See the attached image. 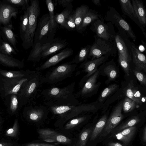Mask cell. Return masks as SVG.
<instances>
[{"mask_svg": "<svg viewBox=\"0 0 146 146\" xmlns=\"http://www.w3.org/2000/svg\"><path fill=\"white\" fill-rule=\"evenodd\" d=\"M75 84L74 82L62 88L53 87L43 90L41 94L47 101L45 104L47 106L80 105L73 93Z\"/></svg>", "mask_w": 146, "mask_h": 146, "instance_id": "cell-1", "label": "cell"}, {"mask_svg": "<svg viewBox=\"0 0 146 146\" xmlns=\"http://www.w3.org/2000/svg\"><path fill=\"white\" fill-rule=\"evenodd\" d=\"M27 9L29 13L28 24L27 31L23 40V46L26 50L32 46L33 44L35 34L40 13L38 1H31L30 5H28Z\"/></svg>", "mask_w": 146, "mask_h": 146, "instance_id": "cell-2", "label": "cell"}, {"mask_svg": "<svg viewBox=\"0 0 146 146\" xmlns=\"http://www.w3.org/2000/svg\"><path fill=\"white\" fill-rule=\"evenodd\" d=\"M77 66V64L70 61L53 68L43 76V82L52 84L70 77L72 76Z\"/></svg>", "mask_w": 146, "mask_h": 146, "instance_id": "cell-3", "label": "cell"}, {"mask_svg": "<svg viewBox=\"0 0 146 146\" xmlns=\"http://www.w3.org/2000/svg\"><path fill=\"white\" fill-rule=\"evenodd\" d=\"M107 21H110L117 28L118 33L122 36L130 38L133 41L136 40V36L131 26L113 7H110L104 17Z\"/></svg>", "mask_w": 146, "mask_h": 146, "instance_id": "cell-4", "label": "cell"}, {"mask_svg": "<svg viewBox=\"0 0 146 146\" xmlns=\"http://www.w3.org/2000/svg\"><path fill=\"white\" fill-rule=\"evenodd\" d=\"M94 38V41L91 45L88 58L93 60L107 54L114 56L116 54L117 48L115 42L105 40L96 35Z\"/></svg>", "mask_w": 146, "mask_h": 146, "instance_id": "cell-5", "label": "cell"}, {"mask_svg": "<svg viewBox=\"0 0 146 146\" xmlns=\"http://www.w3.org/2000/svg\"><path fill=\"white\" fill-rule=\"evenodd\" d=\"M56 32L52 30L50 26L49 14L46 13L39 19L35 34L33 44H43L50 42L54 39Z\"/></svg>", "mask_w": 146, "mask_h": 146, "instance_id": "cell-6", "label": "cell"}, {"mask_svg": "<svg viewBox=\"0 0 146 146\" xmlns=\"http://www.w3.org/2000/svg\"><path fill=\"white\" fill-rule=\"evenodd\" d=\"M90 29L98 37L106 40L115 42V37L116 33L113 25L110 22L105 23L102 17L92 22Z\"/></svg>", "mask_w": 146, "mask_h": 146, "instance_id": "cell-7", "label": "cell"}, {"mask_svg": "<svg viewBox=\"0 0 146 146\" xmlns=\"http://www.w3.org/2000/svg\"><path fill=\"white\" fill-rule=\"evenodd\" d=\"M122 36L130 54L131 60H132L136 68L139 70H143L146 72L145 56L139 50L133 42L130 41L129 38Z\"/></svg>", "mask_w": 146, "mask_h": 146, "instance_id": "cell-8", "label": "cell"}, {"mask_svg": "<svg viewBox=\"0 0 146 146\" xmlns=\"http://www.w3.org/2000/svg\"><path fill=\"white\" fill-rule=\"evenodd\" d=\"M123 102H121L118 104L107 120L101 136L106 137L111 133L123 118L121 113Z\"/></svg>", "mask_w": 146, "mask_h": 146, "instance_id": "cell-9", "label": "cell"}, {"mask_svg": "<svg viewBox=\"0 0 146 146\" xmlns=\"http://www.w3.org/2000/svg\"><path fill=\"white\" fill-rule=\"evenodd\" d=\"M73 50L70 48L64 49L57 54L48 59L36 69L40 71L48 68L54 65L60 61L71 55L73 53Z\"/></svg>", "mask_w": 146, "mask_h": 146, "instance_id": "cell-10", "label": "cell"}, {"mask_svg": "<svg viewBox=\"0 0 146 146\" xmlns=\"http://www.w3.org/2000/svg\"><path fill=\"white\" fill-rule=\"evenodd\" d=\"M96 107L92 105H78L76 106L72 110L60 116L58 120L63 123L74 117L83 113L94 111Z\"/></svg>", "mask_w": 146, "mask_h": 146, "instance_id": "cell-11", "label": "cell"}, {"mask_svg": "<svg viewBox=\"0 0 146 146\" xmlns=\"http://www.w3.org/2000/svg\"><path fill=\"white\" fill-rule=\"evenodd\" d=\"M110 55V54H107L93 60H86L80 65V67L82 68L87 73L86 77H88L95 72L97 70L98 67L106 61Z\"/></svg>", "mask_w": 146, "mask_h": 146, "instance_id": "cell-12", "label": "cell"}, {"mask_svg": "<svg viewBox=\"0 0 146 146\" xmlns=\"http://www.w3.org/2000/svg\"><path fill=\"white\" fill-rule=\"evenodd\" d=\"M121 9L123 13L135 22L141 30L145 37L146 36L144 28L140 24L135 13L131 1L119 0Z\"/></svg>", "mask_w": 146, "mask_h": 146, "instance_id": "cell-13", "label": "cell"}, {"mask_svg": "<svg viewBox=\"0 0 146 146\" xmlns=\"http://www.w3.org/2000/svg\"><path fill=\"white\" fill-rule=\"evenodd\" d=\"M17 11L13 6L7 4L0 6V24H8L12 17L16 16Z\"/></svg>", "mask_w": 146, "mask_h": 146, "instance_id": "cell-14", "label": "cell"}, {"mask_svg": "<svg viewBox=\"0 0 146 146\" xmlns=\"http://www.w3.org/2000/svg\"><path fill=\"white\" fill-rule=\"evenodd\" d=\"M115 41L118 52L130 63L131 60L130 54L123 36L118 32L116 34Z\"/></svg>", "mask_w": 146, "mask_h": 146, "instance_id": "cell-15", "label": "cell"}, {"mask_svg": "<svg viewBox=\"0 0 146 146\" xmlns=\"http://www.w3.org/2000/svg\"><path fill=\"white\" fill-rule=\"evenodd\" d=\"M131 1L139 21L145 28L146 25V12L143 2L140 0Z\"/></svg>", "mask_w": 146, "mask_h": 146, "instance_id": "cell-16", "label": "cell"}, {"mask_svg": "<svg viewBox=\"0 0 146 146\" xmlns=\"http://www.w3.org/2000/svg\"><path fill=\"white\" fill-rule=\"evenodd\" d=\"M99 73L97 70L88 80L80 91L76 94L78 96L80 95L84 96L94 90L97 88V79Z\"/></svg>", "mask_w": 146, "mask_h": 146, "instance_id": "cell-17", "label": "cell"}, {"mask_svg": "<svg viewBox=\"0 0 146 146\" xmlns=\"http://www.w3.org/2000/svg\"><path fill=\"white\" fill-rule=\"evenodd\" d=\"M67 43L64 40L55 38L51 42L49 46L43 52L42 58H45L50 54L65 48Z\"/></svg>", "mask_w": 146, "mask_h": 146, "instance_id": "cell-18", "label": "cell"}, {"mask_svg": "<svg viewBox=\"0 0 146 146\" xmlns=\"http://www.w3.org/2000/svg\"><path fill=\"white\" fill-rule=\"evenodd\" d=\"M50 42L43 44L39 43L34 44L29 57V60L34 61H39L42 58L43 53L48 48Z\"/></svg>", "mask_w": 146, "mask_h": 146, "instance_id": "cell-19", "label": "cell"}, {"mask_svg": "<svg viewBox=\"0 0 146 146\" xmlns=\"http://www.w3.org/2000/svg\"><path fill=\"white\" fill-rule=\"evenodd\" d=\"M101 17L96 11L89 9L86 13L77 31L78 32H82L85 30L87 27L92 22Z\"/></svg>", "mask_w": 146, "mask_h": 146, "instance_id": "cell-20", "label": "cell"}, {"mask_svg": "<svg viewBox=\"0 0 146 146\" xmlns=\"http://www.w3.org/2000/svg\"><path fill=\"white\" fill-rule=\"evenodd\" d=\"M136 130L135 126L125 129L115 134L114 137L125 145L128 144L134 136Z\"/></svg>", "mask_w": 146, "mask_h": 146, "instance_id": "cell-21", "label": "cell"}, {"mask_svg": "<svg viewBox=\"0 0 146 146\" xmlns=\"http://www.w3.org/2000/svg\"><path fill=\"white\" fill-rule=\"evenodd\" d=\"M89 9V7L88 6L83 4L77 7L74 11L73 16L74 22L76 26V31Z\"/></svg>", "mask_w": 146, "mask_h": 146, "instance_id": "cell-22", "label": "cell"}, {"mask_svg": "<svg viewBox=\"0 0 146 146\" xmlns=\"http://www.w3.org/2000/svg\"><path fill=\"white\" fill-rule=\"evenodd\" d=\"M48 111V108L44 106H37L29 113V118L34 121H38L47 114Z\"/></svg>", "mask_w": 146, "mask_h": 146, "instance_id": "cell-23", "label": "cell"}, {"mask_svg": "<svg viewBox=\"0 0 146 146\" xmlns=\"http://www.w3.org/2000/svg\"><path fill=\"white\" fill-rule=\"evenodd\" d=\"M72 3L69 6L66 7L60 13L54 15L55 22L63 28L66 19L72 13Z\"/></svg>", "mask_w": 146, "mask_h": 146, "instance_id": "cell-24", "label": "cell"}, {"mask_svg": "<svg viewBox=\"0 0 146 146\" xmlns=\"http://www.w3.org/2000/svg\"><path fill=\"white\" fill-rule=\"evenodd\" d=\"M107 117L106 115H104L97 122L92 131L90 141L95 139L101 133L107 121Z\"/></svg>", "mask_w": 146, "mask_h": 146, "instance_id": "cell-25", "label": "cell"}, {"mask_svg": "<svg viewBox=\"0 0 146 146\" xmlns=\"http://www.w3.org/2000/svg\"><path fill=\"white\" fill-rule=\"evenodd\" d=\"M140 120L139 117L137 116L131 117L123 124L114 129L111 132H112L111 135L113 136L115 134L125 129L135 126L140 121Z\"/></svg>", "mask_w": 146, "mask_h": 146, "instance_id": "cell-26", "label": "cell"}, {"mask_svg": "<svg viewBox=\"0 0 146 146\" xmlns=\"http://www.w3.org/2000/svg\"><path fill=\"white\" fill-rule=\"evenodd\" d=\"M76 106L51 105L47 106L49 110L54 114L58 115L60 116L72 110Z\"/></svg>", "mask_w": 146, "mask_h": 146, "instance_id": "cell-27", "label": "cell"}, {"mask_svg": "<svg viewBox=\"0 0 146 146\" xmlns=\"http://www.w3.org/2000/svg\"><path fill=\"white\" fill-rule=\"evenodd\" d=\"M91 47V45H89L82 48L71 62L76 64L86 60Z\"/></svg>", "mask_w": 146, "mask_h": 146, "instance_id": "cell-28", "label": "cell"}, {"mask_svg": "<svg viewBox=\"0 0 146 146\" xmlns=\"http://www.w3.org/2000/svg\"><path fill=\"white\" fill-rule=\"evenodd\" d=\"M45 3L48 11L50 28L52 30L56 32L57 25L54 19V4L51 0H46Z\"/></svg>", "mask_w": 146, "mask_h": 146, "instance_id": "cell-29", "label": "cell"}, {"mask_svg": "<svg viewBox=\"0 0 146 146\" xmlns=\"http://www.w3.org/2000/svg\"><path fill=\"white\" fill-rule=\"evenodd\" d=\"M133 84L130 83L127 87L125 94L127 97L139 104L142 103V101L136 95L137 91L135 89Z\"/></svg>", "mask_w": 146, "mask_h": 146, "instance_id": "cell-30", "label": "cell"}, {"mask_svg": "<svg viewBox=\"0 0 146 146\" xmlns=\"http://www.w3.org/2000/svg\"><path fill=\"white\" fill-rule=\"evenodd\" d=\"M29 13L26 9L24 14L21 18L20 25V33L21 39L23 40L27 31L28 24Z\"/></svg>", "mask_w": 146, "mask_h": 146, "instance_id": "cell-31", "label": "cell"}, {"mask_svg": "<svg viewBox=\"0 0 146 146\" xmlns=\"http://www.w3.org/2000/svg\"><path fill=\"white\" fill-rule=\"evenodd\" d=\"M92 131L91 128L86 129L81 132L76 146H85Z\"/></svg>", "mask_w": 146, "mask_h": 146, "instance_id": "cell-32", "label": "cell"}, {"mask_svg": "<svg viewBox=\"0 0 146 146\" xmlns=\"http://www.w3.org/2000/svg\"><path fill=\"white\" fill-rule=\"evenodd\" d=\"M104 71L110 80H112L116 78L117 73L114 65L111 64H108L104 68Z\"/></svg>", "mask_w": 146, "mask_h": 146, "instance_id": "cell-33", "label": "cell"}, {"mask_svg": "<svg viewBox=\"0 0 146 146\" xmlns=\"http://www.w3.org/2000/svg\"><path fill=\"white\" fill-rule=\"evenodd\" d=\"M135 106V102L128 97L126 98L123 102L122 109L125 113L131 111Z\"/></svg>", "mask_w": 146, "mask_h": 146, "instance_id": "cell-34", "label": "cell"}, {"mask_svg": "<svg viewBox=\"0 0 146 146\" xmlns=\"http://www.w3.org/2000/svg\"><path fill=\"white\" fill-rule=\"evenodd\" d=\"M118 87V85L113 84H111L105 88L102 91L99 98V101L104 100L111 94L114 92Z\"/></svg>", "mask_w": 146, "mask_h": 146, "instance_id": "cell-35", "label": "cell"}, {"mask_svg": "<svg viewBox=\"0 0 146 146\" xmlns=\"http://www.w3.org/2000/svg\"><path fill=\"white\" fill-rule=\"evenodd\" d=\"M3 32L9 41L13 46H15L16 40L15 35L11 28L4 27L3 29Z\"/></svg>", "mask_w": 146, "mask_h": 146, "instance_id": "cell-36", "label": "cell"}, {"mask_svg": "<svg viewBox=\"0 0 146 146\" xmlns=\"http://www.w3.org/2000/svg\"><path fill=\"white\" fill-rule=\"evenodd\" d=\"M86 119V117L82 116L73 119L66 124L65 129L68 130L74 127L84 121Z\"/></svg>", "mask_w": 146, "mask_h": 146, "instance_id": "cell-37", "label": "cell"}, {"mask_svg": "<svg viewBox=\"0 0 146 146\" xmlns=\"http://www.w3.org/2000/svg\"><path fill=\"white\" fill-rule=\"evenodd\" d=\"M118 62L127 76L129 75L130 63L118 52Z\"/></svg>", "mask_w": 146, "mask_h": 146, "instance_id": "cell-38", "label": "cell"}, {"mask_svg": "<svg viewBox=\"0 0 146 146\" xmlns=\"http://www.w3.org/2000/svg\"><path fill=\"white\" fill-rule=\"evenodd\" d=\"M63 28L69 31L76 30V26L74 22L73 12L66 19Z\"/></svg>", "mask_w": 146, "mask_h": 146, "instance_id": "cell-39", "label": "cell"}, {"mask_svg": "<svg viewBox=\"0 0 146 146\" xmlns=\"http://www.w3.org/2000/svg\"><path fill=\"white\" fill-rule=\"evenodd\" d=\"M0 61L3 63L9 66H17L18 63L12 58L7 55L0 53Z\"/></svg>", "mask_w": 146, "mask_h": 146, "instance_id": "cell-40", "label": "cell"}, {"mask_svg": "<svg viewBox=\"0 0 146 146\" xmlns=\"http://www.w3.org/2000/svg\"><path fill=\"white\" fill-rule=\"evenodd\" d=\"M49 138L54 139L56 142L64 144H70L72 142L70 139L63 135L58 134V133L50 136Z\"/></svg>", "mask_w": 146, "mask_h": 146, "instance_id": "cell-41", "label": "cell"}, {"mask_svg": "<svg viewBox=\"0 0 146 146\" xmlns=\"http://www.w3.org/2000/svg\"><path fill=\"white\" fill-rule=\"evenodd\" d=\"M40 137L42 139L49 138L50 136L57 134L55 131L49 129H42L38 130Z\"/></svg>", "mask_w": 146, "mask_h": 146, "instance_id": "cell-42", "label": "cell"}, {"mask_svg": "<svg viewBox=\"0 0 146 146\" xmlns=\"http://www.w3.org/2000/svg\"><path fill=\"white\" fill-rule=\"evenodd\" d=\"M0 50L3 54L8 55L12 54H16L14 49L7 42H3L0 47Z\"/></svg>", "mask_w": 146, "mask_h": 146, "instance_id": "cell-43", "label": "cell"}, {"mask_svg": "<svg viewBox=\"0 0 146 146\" xmlns=\"http://www.w3.org/2000/svg\"><path fill=\"white\" fill-rule=\"evenodd\" d=\"M133 71L140 83L141 84L145 86L146 85V78L145 75L137 68L134 70Z\"/></svg>", "mask_w": 146, "mask_h": 146, "instance_id": "cell-44", "label": "cell"}, {"mask_svg": "<svg viewBox=\"0 0 146 146\" xmlns=\"http://www.w3.org/2000/svg\"><path fill=\"white\" fill-rule=\"evenodd\" d=\"M18 131V127L17 121H15L13 127L6 131L5 135L6 136L15 137L17 134Z\"/></svg>", "mask_w": 146, "mask_h": 146, "instance_id": "cell-45", "label": "cell"}, {"mask_svg": "<svg viewBox=\"0 0 146 146\" xmlns=\"http://www.w3.org/2000/svg\"><path fill=\"white\" fill-rule=\"evenodd\" d=\"M7 1L13 4L22 6L25 8L29 1L27 0H9Z\"/></svg>", "mask_w": 146, "mask_h": 146, "instance_id": "cell-46", "label": "cell"}, {"mask_svg": "<svg viewBox=\"0 0 146 146\" xmlns=\"http://www.w3.org/2000/svg\"><path fill=\"white\" fill-rule=\"evenodd\" d=\"M74 0H58L57 1L59 4L61 5L63 7H66L72 4Z\"/></svg>", "mask_w": 146, "mask_h": 146, "instance_id": "cell-47", "label": "cell"}, {"mask_svg": "<svg viewBox=\"0 0 146 146\" xmlns=\"http://www.w3.org/2000/svg\"><path fill=\"white\" fill-rule=\"evenodd\" d=\"M18 101L16 97L13 96L12 98L11 102V108L13 111L16 110L17 108Z\"/></svg>", "mask_w": 146, "mask_h": 146, "instance_id": "cell-48", "label": "cell"}, {"mask_svg": "<svg viewBox=\"0 0 146 146\" xmlns=\"http://www.w3.org/2000/svg\"><path fill=\"white\" fill-rule=\"evenodd\" d=\"M27 80V78H24L21 80L19 82V83L16 85L12 89V92L13 93H17L19 90L22 84Z\"/></svg>", "mask_w": 146, "mask_h": 146, "instance_id": "cell-49", "label": "cell"}, {"mask_svg": "<svg viewBox=\"0 0 146 146\" xmlns=\"http://www.w3.org/2000/svg\"><path fill=\"white\" fill-rule=\"evenodd\" d=\"M26 146H56L54 145L46 143H29L27 144Z\"/></svg>", "mask_w": 146, "mask_h": 146, "instance_id": "cell-50", "label": "cell"}, {"mask_svg": "<svg viewBox=\"0 0 146 146\" xmlns=\"http://www.w3.org/2000/svg\"><path fill=\"white\" fill-rule=\"evenodd\" d=\"M143 141L144 142H146V127L145 126L144 127L143 133L142 136Z\"/></svg>", "mask_w": 146, "mask_h": 146, "instance_id": "cell-51", "label": "cell"}, {"mask_svg": "<svg viewBox=\"0 0 146 146\" xmlns=\"http://www.w3.org/2000/svg\"><path fill=\"white\" fill-rule=\"evenodd\" d=\"M108 146H123L121 144L118 143L110 142L108 144Z\"/></svg>", "mask_w": 146, "mask_h": 146, "instance_id": "cell-52", "label": "cell"}, {"mask_svg": "<svg viewBox=\"0 0 146 146\" xmlns=\"http://www.w3.org/2000/svg\"><path fill=\"white\" fill-rule=\"evenodd\" d=\"M42 140L44 141L49 143L56 142L54 140L51 138H46L42 139Z\"/></svg>", "mask_w": 146, "mask_h": 146, "instance_id": "cell-53", "label": "cell"}, {"mask_svg": "<svg viewBox=\"0 0 146 146\" xmlns=\"http://www.w3.org/2000/svg\"><path fill=\"white\" fill-rule=\"evenodd\" d=\"M13 144L11 143H0V146H11Z\"/></svg>", "mask_w": 146, "mask_h": 146, "instance_id": "cell-54", "label": "cell"}, {"mask_svg": "<svg viewBox=\"0 0 146 146\" xmlns=\"http://www.w3.org/2000/svg\"><path fill=\"white\" fill-rule=\"evenodd\" d=\"M93 3L97 6H100L101 4L100 0H92Z\"/></svg>", "mask_w": 146, "mask_h": 146, "instance_id": "cell-55", "label": "cell"}, {"mask_svg": "<svg viewBox=\"0 0 146 146\" xmlns=\"http://www.w3.org/2000/svg\"><path fill=\"white\" fill-rule=\"evenodd\" d=\"M6 75L7 77L9 78H12L14 76L13 74L12 73L9 72H7L6 74Z\"/></svg>", "mask_w": 146, "mask_h": 146, "instance_id": "cell-56", "label": "cell"}, {"mask_svg": "<svg viewBox=\"0 0 146 146\" xmlns=\"http://www.w3.org/2000/svg\"></svg>", "mask_w": 146, "mask_h": 146, "instance_id": "cell-57", "label": "cell"}]
</instances>
